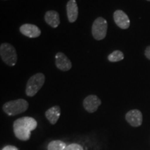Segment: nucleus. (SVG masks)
<instances>
[{
    "instance_id": "obj_4",
    "label": "nucleus",
    "mask_w": 150,
    "mask_h": 150,
    "mask_svg": "<svg viewBox=\"0 0 150 150\" xmlns=\"http://www.w3.org/2000/svg\"><path fill=\"white\" fill-rule=\"evenodd\" d=\"M0 56L1 60L8 66H15L18 61L16 49L9 43H2L0 46Z\"/></svg>"
},
{
    "instance_id": "obj_7",
    "label": "nucleus",
    "mask_w": 150,
    "mask_h": 150,
    "mask_svg": "<svg viewBox=\"0 0 150 150\" xmlns=\"http://www.w3.org/2000/svg\"><path fill=\"white\" fill-rule=\"evenodd\" d=\"M125 119L131 126L134 127H140L142 123V114L140 110L133 109L127 112Z\"/></svg>"
},
{
    "instance_id": "obj_16",
    "label": "nucleus",
    "mask_w": 150,
    "mask_h": 150,
    "mask_svg": "<svg viewBox=\"0 0 150 150\" xmlns=\"http://www.w3.org/2000/svg\"><path fill=\"white\" fill-rule=\"evenodd\" d=\"M65 150H84L83 147L77 143H72L67 145Z\"/></svg>"
},
{
    "instance_id": "obj_19",
    "label": "nucleus",
    "mask_w": 150,
    "mask_h": 150,
    "mask_svg": "<svg viewBox=\"0 0 150 150\" xmlns=\"http://www.w3.org/2000/svg\"><path fill=\"white\" fill-rule=\"evenodd\" d=\"M147 1H150V0H147Z\"/></svg>"
},
{
    "instance_id": "obj_13",
    "label": "nucleus",
    "mask_w": 150,
    "mask_h": 150,
    "mask_svg": "<svg viewBox=\"0 0 150 150\" xmlns=\"http://www.w3.org/2000/svg\"><path fill=\"white\" fill-rule=\"evenodd\" d=\"M61 115V108L59 106H52L45 112V117L52 125H55Z\"/></svg>"
},
{
    "instance_id": "obj_11",
    "label": "nucleus",
    "mask_w": 150,
    "mask_h": 150,
    "mask_svg": "<svg viewBox=\"0 0 150 150\" xmlns=\"http://www.w3.org/2000/svg\"><path fill=\"white\" fill-rule=\"evenodd\" d=\"M67 16L69 22L72 23L77 20L79 8L76 0H69L66 5Z\"/></svg>"
},
{
    "instance_id": "obj_15",
    "label": "nucleus",
    "mask_w": 150,
    "mask_h": 150,
    "mask_svg": "<svg viewBox=\"0 0 150 150\" xmlns=\"http://www.w3.org/2000/svg\"><path fill=\"white\" fill-rule=\"evenodd\" d=\"M124 54L122 52L120 51V50H115V51L112 52L111 54H110L108 56V60L110 62H118L122 61L124 59Z\"/></svg>"
},
{
    "instance_id": "obj_2",
    "label": "nucleus",
    "mask_w": 150,
    "mask_h": 150,
    "mask_svg": "<svg viewBox=\"0 0 150 150\" xmlns=\"http://www.w3.org/2000/svg\"><path fill=\"white\" fill-rule=\"evenodd\" d=\"M29 108V103L24 99L10 101L3 105V110L8 115H17L25 112Z\"/></svg>"
},
{
    "instance_id": "obj_1",
    "label": "nucleus",
    "mask_w": 150,
    "mask_h": 150,
    "mask_svg": "<svg viewBox=\"0 0 150 150\" xmlns=\"http://www.w3.org/2000/svg\"><path fill=\"white\" fill-rule=\"evenodd\" d=\"M38 123L34 118L22 117L17 119L13 122V132L19 140L27 141L31 138V131L35 130Z\"/></svg>"
},
{
    "instance_id": "obj_9",
    "label": "nucleus",
    "mask_w": 150,
    "mask_h": 150,
    "mask_svg": "<svg viewBox=\"0 0 150 150\" xmlns=\"http://www.w3.org/2000/svg\"><path fill=\"white\" fill-rule=\"evenodd\" d=\"M113 19L117 27L122 29H128L130 26V20L123 11H115L113 13Z\"/></svg>"
},
{
    "instance_id": "obj_17",
    "label": "nucleus",
    "mask_w": 150,
    "mask_h": 150,
    "mask_svg": "<svg viewBox=\"0 0 150 150\" xmlns=\"http://www.w3.org/2000/svg\"><path fill=\"white\" fill-rule=\"evenodd\" d=\"M1 150H18V149L16 147V146L6 145L4 147H3Z\"/></svg>"
},
{
    "instance_id": "obj_12",
    "label": "nucleus",
    "mask_w": 150,
    "mask_h": 150,
    "mask_svg": "<svg viewBox=\"0 0 150 150\" xmlns=\"http://www.w3.org/2000/svg\"><path fill=\"white\" fill-rule=\"evenodd\" d=\"M45 20L50 27L56 28L60 24L59 13L55 11H48L45 14Z\"/></svg>"
},
{
    "instance_id": "obj_5",
    "label": "nucleus",
    "mask_w": 150,
    "mask_h": 150,
    "mask_svg": "<svg viewBox=\"0 0 150 150\" xmlns=\"http://www.w3.org/2000/svg\"><path fill=\"white\" fill-rule=\"evenodd\" d=\"M107 30V21L102 17H99L94 21L92 26V34L95 40H102L106 36Z\"/></svg>"
},
{
    "instance_id": "obj_3",
    "label": "nucleus",
    "mask_w": 150,
    "mask_h": 150,
    "mask_svg": "<svg viewBox=\"0 0 150 150\" xmlns=\"http://www.w3.org/2000/svg\"><path fill=\"white\" fill-rule=\"evenodd\" d=\"M45 76L42 73H37L29 78L26 86V95L33 97L44 85Z\"/></svg>"
},
{
    "instance_id": "obj_14",
    "label": "nucleus",
    "mask_w": 150,
    "mask_h": 150,
    "mask_svg": "<svg viewBox=\"0 0 150 150\" xmlns=\"http://www.w3.org/2000/svg\"><path fill=\"white\" fill-rule=\"evenodd\" d=\"M66 143L61 140H53L48 144L47 150H65Z\"/></svg>"
},
{
    "instance_id": "obj_8",
    "label": "nucleus",
    "mask_w": 150,
    "mask_h": 150,
    "mask_svg": "<svg viewBox=\"0 0 150 150\" xmlns=\"http://www.w3.org/2000/svg\"><path fill=\"white\" fill-rule=\"evenodd\" d=\"M55 64L59 70L64 72L70 70L72 68V63L70 60L62 52H58L56 54Z\"/></svg>"
},
{
    "instance_id": "obj_10",
    "label": "nucleus",
    "mask_w": 150,
    "mask_h": 150,
    "mask_svg": "<svg viewBox=\"0 0 150 150\" xmlns=\"http://www.w3.org/2000/svg\"><path fill=\"white\" fill-rule=\"evenodd\" d=\"M20 31L22 35L30 38L39 37L41 34V31L36 25L31 24H22L20 27Z\"/></svg>"
},
{
    "instance_id": "obj_18",
    "label": "nucleus",
    "mask_w": 150,
    "mask_h": 150,
    "mask_svg": "<svg viewBox=\"0 0 150 150\" xmlns=\"http://www.w3.org/2000/svg\"><path fill=\"white\" fill-rule=\"evenodd\" d=\"M145 55L147 59L150 60V46H148L146 48L145 51Z\"/></svg>"
},
{
    "instance_id": "obj_6",
    "label": "nucleus",
    "mask_w": 150,
    "mask_h": 150,
    "mask_svg": "<svg viewBox=\"0 0 150 150\" xmlns=\"http://www.w3.org/2000/svg\"><path fill=\"white\" fill-rule=\"evenodd\" d=\"M101 104H102L101 99L96 95H91L86 97L83 102L84 109L91 113L96 111Z\"/></svg>"
}]
</instances>
